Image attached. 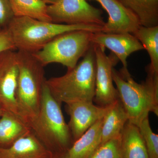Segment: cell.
I'll list each match as a JSON object with an SVG mask.
<instances>
[{
    "instance_id": "6da1fadb",
    "label": "cell",
    "mask_w": 158,
    "mask_h": 158,
    "mask_svg": "<svg viewBox=\"0 0 158 158\" xmlns=\"http://www.w3.org/2000/svg\"><path fill=\"white\" fill-rule=\"evenodd\" d=\"M145 81L138 84L129 72H119L113 68V82L118 90L119 99L124 107L130 123L138 126L148 117L150 112L158 116V73L148 65Z\"/></svg>"
},
{
    "instance_id": "7a4b0ae2",
    "label": "cell",
    "mask_w": 158,
    "mask_h": 158,
    "mask_svg": "<svg viewBox=\"0 0 158 158\" xmlns=\"http://www.w3.org/2000/svg\"><path fill=\"white\" fill-rule=\"evenodd\" d=\"M96 61L92 43L83 59L64 75L46 80L52 96L62 104L93 102L95 95Z\"/></svg>"
},
{
    "instance_id": "3957f363",
    "label": "cell",
    "mask_w": 158,
    "mask_h": 158,
    "mask_svg": "<svg viewBox=\"0 0 158 158\" xmlns=\"http://www.w3.org/2000/svg\"><path fill=\"white\" fill-rule=\"evenodd\" d=\"M61 105L52 96L45 82L40 110L30 127L35 136L53 155L64 153L73 143Z\"/></svg>"
},
{
    "instance_id": "277c9868",
    "label": "cell",
    "mask_w": 158,
    "mask_h": 158,
    "mask_svg": "<svg viewBox=\"0 0 158 158\" xmlns=\"http://www.w3.org/2000/svg\"><path fill=\"white\" fill-rule=\"evenodd\" d=\"M18 51L33 54L41 50L56 37L67 32L85 30L102 31L101 27L70 25L44 21L28 17H15L6 28Z\"/></svg>"
},
{
    "instance_id": "5b68a950",
    "label": "cell",
    "mask_w": 158,
    "mask_h": 158,
    "mask_svg": "<svg viewBox=\"0 0 158 158\" xmlns=\"http://www.w3.org/2000/svg\"><path fill=\"white\" fill-rule=\"evenodd\" d=\"M19 66L16 100L20 117L31 125L39 114L46 79L44 66L30 53L17 52Z\"/></svg>"
},
{
    "instance_id": "8992f818",
    "label": "cell",
    "mask_w": 158,
    "mask_h": 158,
    "mask_svg": "<svg viewBox=\"0 0 158 158\" xmlns=\"http://www.w3.org/2000/svg\"><path fill=\"white\" fill-rule=\"evenodd\" d=\"M93 33L78 30L64 33L32 54L44 67L51 63H59L70 70L90 48Z\"/></svg>"
},
{
    "instance_id": "52a82bcc",
    "label": "cell",
    "mask_w": 158,
    "mask_h": 158,
    "mask_svg": "<svg viewBox=\"0 0 158 158\" xmlns=\"http://www.w3.org/2000/svg\"><path fill=\"white\" fill-rule=\"evenodd\" d=\"M52 22L70 25H91L103 27L105 24L101 9L86 0H57L47 6Z\"/></svg>"
},
{
    "instance_id": "ba28073f",
    "label": "cell",
    "mask_w": 158,
    "mask_h": 158,
    "mask_svg": "<svg viewBox=\"0 0 158 158\" xmlns=\"http://www.w3.org/2000/svg\"><path fill=\"white\" fill-rule=\"evenodd\" d=\"M96 61L95 95L93 101L98 106L106 107L119 99L118 90L113 84L112 70L119 60L112 53H106V48L94 44Z\"/></svg>"
},
{
    "instance_id": "9c48e42d",
    "label": "cell",
    "mask_w": 158,
    "mask_h": 158,
    "mask_svg": "<svg viewBox=\"0 0 158 158\" xmlns=\"http://www.w3.org/2000/svg\"><path fill=\"white\" fill-rule=\"evenodd\" d=\"M18 76L16 52L8 50L1 53L0 106L3 112L11 113L21 118L16 100Z\"/></svg>"
},
{
    "instance_id": "30bf717a",
    "label": "cell",
    "mask_w": 158,
    "mask_h": 158,
    "mask_svg": "<svg viewBox=\"0 0 158 158\" xmlns=\"http://www.w3.org/2000/svg\"><path fill=\"white\" fill-rule=\"evenodd\" d=\"M93 102L77 101L65 104V110L70 117L68 126L73 142L103 118L111 106H95Z\"/></svg>"
},
{
    "instance_id": "8fae6325",
    "label": "cell",
    "mask_w": 158,
    "mask_h": 158,
    "mask_svg": "<svg viewBox=\"0 0 158 158\" xmlns=\"http://www.w3.org/2000/svg\"><path fill=\"white\" fill-rule=\"evenodd\" d=\"M94 44L110 50L123 65L122 70L128 71L127 59L131 54L144 49V47L133 34L128 33L94 32L91 37Z\"/></svg>"
},
{
    "instance_id": "7c38bea8",
    "label": "cell",
    "mask_w": 158,
    "mask_h": 158,
    "mask_svg": "<svg viewBox=\"0 0 158 158\" xmlns=\"http://www.w3.org/2000/svg\"><path fill=\"white\" fill-rule=\"evenodd\" d=\"M100 4L108 14L102 32L133 34L141 26L138 18L119 0H86Z\"/></svg>"
},
{
    "instance_id": "4fadbf2b",
    "label": "cell",
    "mask_w": 158,
    "mask_h": 158,
    "mask_svg": "<svg viewBox=\"0 0 158 158\" xmlns=\"http://www.w3.org/2000/svg\"><path fill=\"white\" fill-rule=\"evenodd\" d=\"M53 156L32 131L9 147H0V158H52Z\"/></svg>"
},
{
    "instance_id": "5bb4252c",
    "label": "cell",
    "mask_w": 158,
    "mask_h": 158,
    "mask_svg": "<svg viewBox=\"0 0 158 158\" xmlns=\"http://www.w3.org/2000/svg\"><path fill=\"white\" fill-rule=\"evenodd\" d=\"M102 119L90 127L62 155L64 158H89L101 144Z\"/></svg>"
},
{
    "instance_id": "9a60e30c",
    "label": "cell",
    "mask_w": 158,
    "mask_h": 158,
    "mask_svg": "<svg viewBox=\"0 0 158 158\" xmlns=\"http://www.w3.org/2000/svg\"><path fill=\"white\" fill-rule=\"evenodd\" d=\"M128 121L127 113L118 99L110 106L103 118L101 144L111 139L120 137Z\"/></svg>"
},
{
    "instance_id": "2e32d148",
    "label": "cell",
    "mask_w": 158,
    "mask_h": 158,
    "mask_svg": "<svg viewBox=\"0 0 158 158\" xmlns=\"http://www.w3.org/2000/svg\"><path fill=\"white\" fill-rule=\"evenodd\" d=\"M31 131L30 126L19 117L3 112L0 117V147H9Z\"/></svg>"
},
{
    "instance_id": "e0dca14e",
    "label": "cell",
    "mask_w": 158,
    "mask_h": 158,
    "mask_svg": "<svg viewBox=\"0 0 158 158\" xmlns=\"http://www.w3.org/2000/svg\"><path fill=\"white\" fill-rule=\"evenodd\" d=\"M121 158H149L138 127L127 123L121 135Z\"/></svg>"
},
{
    "instance_id": "ac0fdd59",
    "label": "cell",
    "mask_w": 158,
    "mask_h": 158,
    "mask_svg": "<svg viewBox=\"0 0 158 158\" xmlns=\"http://www.w3.org/2000/svg\"><path fill=\"white\" fill-rule=\"evenodd\" d=\"M138 18L141 26H158V0H119Z\"/></svg>"
},
{
    "instance_id": "d6986e66",
    "label": "cell",
    "mask_w": 158,
    "mask_h": 158,
    "mask_svg": "<svg viewBox=\"0 0 158 158\" xmlns=\"http://www.w3.org/2000/svg\"><path fill=\"white\" fill-rule=\"evenodd\" d=\"M15 17H28L51 22L48 14V5L41 0H9Z\"/></svg>"
},
{
    "instance_id": "ffe728a7",
    "label": "cell",
    "mask_w": 158,
    "mask_h": 158,
    "mask_svg": "<svg viewBox=\"0 0 158 158\" xmlns=\"http://www.w3.org/2000/svg\"><path fill=\"white\" fill-rule=\"evenodd\" d=\"M133 35L147 51L150 59L149 66L158 73V26L145 27L141 26Z\"/></svg>"
},
{
    "instance_id": "44dd1931",
    "label": "cell",
    "mask_w": 158,
    "mask_h": 158,
    "mask_svg": "<svg viewBox=\"0 0 158 158\" xmlns=\"http://www.w3.org/2000/svg\"><path fill=\"white\" fill-rule=\"evenodd\" d=\"M145 145L149 158H158V135L152 131L148 117L138 126Z\"/></svg>"
},
{
    "instance_id": "7402d4cb",
    "label": "cell",
    "mask_w": 158,
    "mask_h": 158,
    "mask_svg": "<svg viewBox=\"0 0 158 158\" xmlns=\"http://www.w3.org/2000/svg\"><path fill=\"white\" fill-rule=\"evenodd\" d=\"M89 158H121V136L101 144Z\"/></svg>"
},
{
    "instance_id": "603a6c76",
    "label": "cell",
    "mask_w": 158,
    "mask_h": 158,
    "mask_svg": "<svg viewBox=\"0 0 158 158\" xmlns=\"http://www.w3.org/2000/svg\"><path fill=\"white\" fill-rule=\"evenodd\" d=\"M14 17L9 0H0V28H6Z\"/></svg>"
},
{
    "instance_id": "cb8c5ba5",
    "label": "cell",
    "mask_w": 158,
    "mask_h": 158,
    "mask_svg": "<svg viewBox=\"0 0 158 158\" xmlns=\"http://www.w3.org/2000/svg\"><path fill=\"white\" fill-rule=\"evenodd\" d=\"M15 45L11 34L7 28L0 31V53L8 50H14Z\"/></svg>"
},
{
    "instance_id": "d4e9b609",
    "label": "cell",
    "mask_w": 158,
    "mask_h": 158,
    "mask_svg": "<svg viewBox=\"0 0 158 158\" xmlns=\"http://www.w3.org/2000/svg\"><path fill=\"white\" fill-rule=\"evenodd\" d=\"M41 1L44 2L46 4H48L51 5V4H53L56 2L57 0H41Z\"/></svg>"
},
{
    "instance_id": "484cf974",
    "label": "cell",
    "mask_w": 158,
    "mask_h": 158,
    "mask_svg": "<svg viewBox=\"0 0 158 158\" xmlns=\"http://www.w3.org/2000/svg\"><path fill=\"white\" fill-rule=\"evenodd\" d=\"M52 158H64L63 157V156H62V155L61 154H59V155H57V154H55L53 155V156L52 157Z\"/></svg>"
},
{
    "instance_id": "4316f807",
    "label": "cell",
    "mask_w": 158,
    "mask_h": 158,
    "mask_svg": "<svg viewBox=\"0 0 158 158\" xmlns=\"http://www.w3.org/2000/svg\"><path fill=\"white\" fill-rule=\"evenodd\" d=\"M3 112V111L2 109V108L0 106V117H1V116H2V114Z\"/></svg>"
},
{
    "instance_id": "83f0119b",
    "label": "cell",
    "mask_w": 158,
    "mask_h": 158,
    "mask_svg": "<svg viewBox=\"0 0 158 158\" xmlns=\"http://www.w3.org/2000/svg\"><path fill=\"white\" fill-rule=\"evenodd\" d=\"M2 29L1 28H0V31H2Z\"/></svg>"
}]
</instances>
